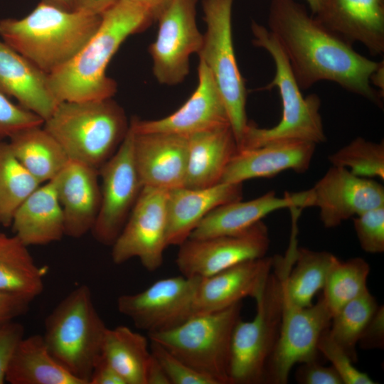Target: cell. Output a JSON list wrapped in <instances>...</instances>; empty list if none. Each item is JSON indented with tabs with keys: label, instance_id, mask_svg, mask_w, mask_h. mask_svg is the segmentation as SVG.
Wrapping results in <instances>:
<instances>
[{
	"label": "cell",
	"instance_id": "obj_1",
	"mask_svg": "<svg viewBox=\"0 0 384 384\" xmlns=\"http://www.w3.org/2000/svg\"><path fill=\"white\" fill-rule=\"evenodd\" d=\"M268 30L284 53L301 88L326 80L383 107V95L370 83L380 62L358 53L296 0H270Z\"/></svg>",
	"mask_w": 384,
	"mask_h": 384
},
{
	"label": "cell",
	"instance_id": "obj_2",
	"mask_svg": "<svg viewBox=\"0 0 384 384\" xmlns=\"http://www.w3.org/2000/svg\"><path fill=\"white\" fill-rule=\"evenodd\" d=\"M154 21L148 9L128 0H118L105 11L98 28L78 53L48 75L59 101L112 98L117 85L106 74L110 61L129 36L144 30Z\"/></svg>",
	"mask_w": 384,
	"mask_h": 384
},
{
	"label": "cell",
	"instance_id": "obj_3",
	"mask_svg": "<svg viewBox=\"0 0 384 384\" xmlns=\"http://www.w3.org/2000/svg\"><path fill=\"white\" fill-rule=\"evenodd\" d=\"M101 15L41 1L21 18L0 20L3 41L48 75L71 60L98 28Z\"/></svg>",
	"mask_w": 384,
	"mask_h": 384
},
{
	"label": "cell",
	"instance_id": "obj_4",
	"mask_svg": "<svg viewBox=\"0 0 384 384\" xmlns=\"http://www.w3.org/2000/svg\"><path fill=\"white\" fill-rule=\"evenodd\" d=\"M43 127L70 160L99 169L117 150L129 123L122 107L107 98L60 102Z\"/></svg>",
	"mask_w": 384,
	"mask_h": 384
},
{
	"label": "cell",
	"instance_id": "obj_5",
	"mask_svg": "<svg viewBox=\"0 0 384 384\" xmlns=\"http://www.w3.org/2000/svg\"><path fill=\"white\" fill-rule=\"evenodd\" d=\"M252 43L265 50L271 56L275 74L262 90L277 87L282 114L279 123L271 128H260L249 123L238 145V151L259 147L264 144L287 140H299L316 144L326 141L320 114L321 100L316 93L304 97L278 41L265 26L252 21Z\"/></svg>",
	"mask_w": 384,
	"mask_h": 384
},
{
	"label": "cell",
	"instance_id": "obj_6",
	"mask_svg": "<svg viewBox=\"0 0 384 384\" xmlns=\"http://www.w3.org/2000/svg\"><path fill=\"white\" fill-rule=\"evenodd\" d=\"M107 327L98 314L88 286L71 291L45 320L43 335L57 361L83 384L101 356Z\"/></svg>",
	"mask_w": 384,
	"mask_h": 384
},
{
	"label": "cell",
	"instance_id": "obj_7",
	"mask_svg": "<svg viewBox=\"0 0 384 384\" xmlns=\"http://www.w3.org/2000/svg\"><path fill=\"white\" fill-rule=\"evenodd\" d=\"M241 309L239 302L223 310L197 314L176 327L148 337L218 384H228L231 338Z\"/></svg>",
	"mask_w": 384,
	"mask_h": 384
},
{
	"label": "cell",
	"instance_id": "obj_8",
	"mask_svg": "<svg viewBox=\"0 0 384 384\" xmlns=\"http://www.w3.org/2000/svg\"><path fill=\"white\" fill-rule=\"evenodd\" d=\"M233 2L234 0H202L206 31L198 55L217 85L238 148L249 122L246 114L245 82L233 46Z\"/></svg>",
	"mask_w": 384,
	"mask_h": 384
},
{
	"label": "cell",
	"instance_id": "obj_9",
	"mask_svg": "<svg viewBox=\"0 0 384 384\" xmlns=\"http://www.w3.org/2000/svg\"><path fill=\"white\" fill-rule=\"evenodd\" d=\"M256 301V314L237 322L231 338L230 383H263L281 324L283 289L280 275L271 272Z\"/></svg>",
	"mask_w": 384,
	"mask_h": 384
},
{
	"label": "cell",
	"instance_id": "obj_10",
	"mask_svg": "<svg viewBox=\"0 0 384 384\" xmlns=\"http://www.w3.org/2000/svg\"><path fill=\"white\" fill-rule=\"evenodd\" d=\"M198 0H169L158 14V32L149 48L157 81L174 85L189 72V58L198 53L203 35L196 23Z\"/></svg>",
	"mask_w": 384,
	"mask_h": 384
},
{
	"label": "cell",
	"instance_id": "obj_11",
	"mask_svg": "<svg viewBox=\"0 0 384 384\" xmlns=\"http://www.w3.org/2000/svg\"><path fill=\"white\" fill-rule=\"evenodd\" d=\"M332 315L322 297L309 306H296L283 296L279 336L269 359L264 383L286 384L297 363L317 361L318 342Z\"/></svg>",
	"mask_w": 384,
	"mask_h": 384
},
{
	"label": "cell",
	"instance_id": "obj_12",
	"mask_svg": "<svg viewBox=\"0 0 384 384\" xmlns=\"http://www.w3.org/2000/svg\"><path fill=\"white\" fill-rule=\"evenodd\" d=\"M133 139L129 126L117 150L98 169L102 178L101 200L91 232L105 245H113L144 187L135 164Z\"/></svg>",
	"mask_w": 384,
	"mask_h": 384
},
{
	"label": "cell",
	"instance_id": "obj_13",
	"mask_svg": "<svg viewBox=\"0 0 384 384\" xmlns=\"http://www.w3.org/2000/svg\"><path fill=\"white\" fill-rule=\"evenodd\" d=\"M200 279L183 275L161 279L139 293L119 296L117 309L148 334L171 329L197 314Z\"/></svg>",
	"mask_w": 384,
	"mask_h": 384
},
{
	"label": "cell",
	"instance_id": "obj_14",
	"mask_svg": "<svg viewBox=\"0 0 384 384\" xmlns=\"http://www.w3.org/2000/svg\"><path fill=\"white\" fill-rule=\"evenodd\" d=\"M167 190L144 186L120 234L112 245L114 263L137 257L149 272L158 270L167 245Z\"/></svg>",
	"mask_w": 384,
	"mask_h": 384
},
{
	"label": "cell",
	"instance_id": "obj_15",
	"mask_svg": "<svg viewBox=\"0 0 384 384\" xmlns=\"http://www.w3.org/2000/svg\"><path fill=\"white\" fill-rule=\"evenodd\" d=\"M269 246L268 229L260 220L236 235L188 238L179 245L176 264L183 276L206 277L244 261L263 257Z\"/></svg>",
	"mask_w": 384,
	"mask_h": 384
},
{
	"label": "cell",
	"instance_id": "obj_16",
	"mask_svg": "<svg viewBox=\"0 0 384 384\" xmlns=\"http://www.w3.org/2000/svg\"><path fill=\"white\" fill-rule=\"evenodd\" d=\"M304 194V208H319L320 220L326 228H336L351 218L384 206L383 185L334 166Z\"/></svg>",
	"mask_w": 384,
	"mask_h": 384
},
{
	"label": "cell",
	"instance_id": "obj_17",
	"mask_svg": "<svg viewBox=\"0 0 384 384\" xmlns=\"http://www.w3.org/2000/svg\"><path fill=\"white\" fill-rule=\"evenodd\" d=\"M225 124L230 122L221 95L210 71L199 60L197 87L178 110L155 120L133 117L129 126L137 133L161 132L188 137Z\"/></svg>",
	"mask_w": 384,
	"mask_h": 384
},
{
	"label": "cell",
	"instance_id": "obj_18",
	"mask_svg": "<svg viewBox=\"0 0 384 384\" xmlns=\"http://www.w3.org/2000/svg\"><path fill=\"white\" fill-rule=\"evenodd\" d=\"M133 133L134 160L143 186L167 191L183 186L188 137L170 133Z\"/></svg>",
	"mask_w": 384,
	"mask_h": 384
},
{
	"label": "cell",
	"instance_id": "obj_19",
	"mask_svg": "<svg viewBox=\"0 0 384 384\" xmlns=\"http://www.w3.org/2000/svg\"><path fill=\"white\" fill-rule=\"evenodd\" d=\"M274 258L263 257L244 261L213 275L201 277L196 292L197 314L217 311L255 299L262 293L273 267Z\"/></svg>",
	"mask_w": 384,
	"mask_h": 384
},
{
	"label": "cell",
	"instance_id": "obj_20",
	"mask_svg": "<svg viewBox=\"0 0 384 384\" xmlns=\"http://www.w3.org/2000/svg\"><path fill=\"white\" fill-rule=\"evenodd\" d=\"M327 28L373 56L384 53V0H324L313 15Z\"/></svg>",
	"mask_w": 384,
	"mask_h": 384
},
{
	"label": "cell",
	"instance_id": "obj_21",
	"mask_svg": "<svg viewBox=\"0 0 384 384\" xmlns=\"http://www.w3.org/2000/svg\"><path fill=\"white\" fill-rule=\"evenodd\" d=\"M316 145L310 142L287 140L238 151L220 182L242 183L255 178L272 177L286 170L304 173L309 168Z\"/></svg>",
	"mask_w": 384,
	"mask_h": 384
},
{
	"label": "cell",
	"instance_id": "obj_22",
	"mask_svg": "<svg viewBox=\"0 0 384 384\" xmlns=\"http://www.w3.org/2000/svg\"><path fill=\"white\" fill-rule=\"evenodd\" d=\"M98 169L70 160L53 178L61 206L65 235L79 238L91 231L101 200Z\"/></svg>",
	"mask_w": 384,
	"mask_h": 384
},
{
	"label": "cell",
	"instance_id": "obj_23",
	"mask_svg": "<svg viewBox=\"0 0 384 384\" xmlns=\"http://www.w3.org/2000/svg\"><path fill=\"white\" fill-rule=\"evenodd\" d=\"M242 183L220 182L214 186L171 189L167 197V245L179 246L215 208L242 200Z\"/></svg>",
	"mask_w": 384,
	"mask_h": 384
},
{
	"label": "cell",
	"instance_id": "obj_24",
	"mask_svg": "<svg viewBox=\"0 0 384 384\" xmlns=\"http://www.w3.org/2000/svg\"><path fill=\"white\" fill-rule=\"evenodd\" d=\"M0 91L44 121L60 102L50 87L48 74L3 41H0Z\"/></svg>",
	"mask_w": 384,
	"mask_h": 384
},
{
	"label": "cell",
	"instance_id": "obj_25",
	"mask_svg": "<svg viewBox=\"0 0 384 384\" xmlns=\"http://www.w3.org/2000/svg\"><path fill=\"white\" fill-rule=\"evenodd\" d=\"M304 192H286L278 197L269 191L255 199L221 205L211 210L197 225L188 238L203 239L241 233L272 212L296 207L303 208Z\"/></svg>",
	"mask_w": 384,
	"mask_h": 384
},
{
	"label": "cell",
	"instance_id": "obj_26",
	"mask_svg": "<svg viewBox=\"0 0 384 384\" xmlns=\"http://www.w3.org/2000/svg\"><path fill=\"white\" fill-rule=\"evenodd\" d=\"M187 137L188 154L183 186L200 188L220 183L228 163L238 151L230 124H221Z\"/></svg>",
	"mask_w": 384,
	"mask_h": 384
},
{
	"label": "cell",
	"instance_id": "obj_27",
	"mask_svg": "<svg viewBox=\"0 0 384 384\" xmlns=\"http://www.w3.org/2000/svg\"><path fill=\"white\" fill-rule=\"evenodd\" d=\"M12 230L27 247L59 241L65 235L64 216L54 179L39 186L17 208Z\"/></svg>",
	"mask_w": 384,
	"mask_h": 384
},
{
	"label": "cell",
	"instance_id": "obj_28",
	"mask_svg": "<svg viewBox=\"0 0 384 384\" xmlns=\"http://www.w3.org/2000/svg\"><path fill=\"white\" fill-rule=\"evenodd\" d=\"M6 381L11 384H83L57 361L40 334L24 336L20 341Z\"/></svg>",
	"mask_w": 384,
	"mask_h": 384
},
{
	"label": "cell",
	"instance_id": "obj_29",
	"mask_svg": "<svg viewBox=\"0 0 384 384\" xmlns=\"http://www.w3.org/2000/svg\"><path fill=\"white\" fill-rule=\"evenodd\" d=\"M16 235L0 233V292L31 302L44 289V268L39 267Z\"/></svg>",
	"mask_w": 384,
	"mask_h": 384
},
{
	"label": "cell",
	"instance_id": "obj_30",
	"mask_svg": "<svg viewBox=\"0 0 384 384\" xmlns=\"http://www.w3.org/2000/svg\"><path fill=\"white\" fill-rule=\"evenodd\" d=\"M8 143L19 162L41 183L53 179L69 161L62 146L43 125L16 133Z\"/></svg>",
	"mask_w": 384,
	"mask_h": 384
},
{
	"label": "cell",
	"instance_id": "obj_31",
	"mask_svg": "<svg viewBox=\"0 0 384 384\" xmlns=\"http://www.w3.org/2000/svg\"><path fill=\"white\" fill-rule=\"evenodd\" d=\"M102 356L127 384H146V373L152 354L150 344L142 334L124 326L107 328Z\"/></svg>",
	"mask_w": 384,
	"mask_h": 384
},
{
	"label": "cell",
	"instance_id": "obj_32",
	"mask_svg": "<svg viewBox=\"0 0 384 384\" xmlns=\"http://www.w3.org/2000/svg\"><path fill=\"white\" fill-rule=\"evenodd\" d=\"M336 257L326 251L298 247L295 262L287 277H282L283 296L293 304H313L316 294L323 289Z\"/></svg>",
	"mask_w": 384,
	"mask_h": 384
},
{
	"label": "cell",
	"instance_id": "obj_33",
	"mask_svg": "<svg viewBox=\"0 0 384 384\" xmlns=\"http://www.w3.org/2000/svg\"><path fill=\"white\" fill-rule=\"evenodd\" d=\"M41 183L19 162L9 143L0 141V223L11 225L14 213Z\"/></svg>",
	"mask_w": 384,
	"mask_h": 384
},
{
	"label": "cell",
	"instance_id": "obj_34",
	"mask_svg": "<svg viewBox=\"0 0 384 384\" xmlns=\"http://www.w3.org/2000/svg\"><path fill=\"white\" fill-rule=\"evenodd\" d=\"M378 307L375 297L367 289L331 317L329 335L353 362L357 361L356 346L359 338Z\"/></svg>",
	"mask_w": 384,
	"mask_h": 384
},
{
	"label": "cell",
	"instance_id": "obj_35",
	"mask_svg": "<svg viewBox=\"0 0 384 384\" xmlns=\"http://www.w3.org/2000/svg\"><path fill=\"white\" fill-rule=\"evenodd\" d=\"M370 265L361 257L341 261L336 257L324 287L322 298L333 316L343 305L368 289Z\"/></svg>",
	"mask_w": 384,
	"mask_h": 384
},
{
	"label": "cell",
	"instance_id": "obj_36",
	"mask_svg": "<svg viewBox=\"0 0 384 384\" xmlns=\"http://www.w3.org/2000/svg\"><path fill=\"white\" fill-rule=\"evenodd\" d=\"M332 166L348 169L363 178L384 180V142L358 137L329 156Z\"/></svg>",
	"mask_w": 384,
	"mask_h": 384
},
{
	"label": "cell",
	"instance_id": "obj_37",
	"mask_svg": "<svg viewBox=\"0 0 384 384\" xmlns=\"http://www.w3.org/2000/svg\"><path fill=\"white\" fill-rule=\"evenodd\" d=\"M329 328L321 335L318 342V351L331 363L343 384H375L370 376L353 364L354 362L348 354L330 336Z\"/></svg>",
	"mask_w": 384,
	"mask_h": 384
},
{
	"label": "cell",
	"instance_id": "obj_38",
	"mask_svg": "<svg viewBox=\"0 0 384 384\" xmlns=\"http://www.w3.org/2000/svg\"><path fill=\"white\" fill-rule=\"evenodd\" d=\"M150 350L167 375L170 384H218L175 356L159 343L150 341Z\"/></svg>",
	"mask_w": 384,
	"mask_h": 384
},
{
	"label": "cell",
	"instance_id": "obj_39",
	"mask_svg": "<svg viewBox=\"0 0 384 384\" xmlns=\"http://www.w3.org/2000/svg\"><path fill=\"white\" fill-rule=\"evenodd\" d=\"M353 225L363 251L373 254L384 251V206L353 217Z\"/></svg>",
	"mask_w": 384,
	"mask_h": 384
},
{
	"label": "cell",
	"instance_id": "obj_40",
	"mask_svg": "<svg viewBox=\"0 0 384 384\" xmlns=\"http://www.w3.org/2000/svg\"><path fill=\"white\" fill-rule=\"evenodd\" d=\"M43 122L38 115L14 104L0 91V141L24 129L41 126Z\"/></svg>",
	"mask_w": 384,
	"mask_h": 384
},
{
	"label": "cell",
	"instance_id": "obj_41",
	"mask_svg": "<svg viewBox=\"0 0 384 384\" xmlns=\"http://www.w3.org/2000/svg\"><path fill=\"white\" fill-rule=\"evenodd\" d=\"M23 326L11 321L0 326V384L6 381V375L14 351L24 337Z\"/></svg>",
	"mask_w": 384,
	"mask_h": 384
},
{
	"label": "cell",
	"instance_id": "obj_42",
	"mask_svg": "<svg viewBox=\"0 0 384 384\" xmlns=\"http://www.w3.org/2000/svg\"><path fill=\"white\" fill-rule=\"evenodd\" d=\"M295 379L302 384H343L340 376L331 366H324L317 361L300 363Z\"/></svg>",
	"mask_w": 384,
	"mask_h": 384
},
{
	"label": "cell",
	"instance_id": "obj_43",
	"mask_svg": "<svg viewBox=\"0 0 384 384\" xmlns=\"http://www.w3.org/2000/svg\"><path fill=\"white\" fill-rule=\"evenodd\" d=\"M358 344L363 349L381 348L384 346V308L379 306L365 327Z\"/></svg>",
	"mask_w": 384,
	"mask_h": 384
},
{
	"label": "cell",
	"instance_id": "obj_44",
	"mask_svg": "<svg viewBox=\"0 0 384 384\" xmlns=\"http://www.w3.org/2000/svg\"><path fill=\"white\" fill-rule=\"evenodd\" d=\"M31 302L18 295L0 292V326L25 314Z\"/></svg>",
	"mask_w": 384,
	"mask_h": 384
},
{
	"label": "cell",
	"instance_id": "obj_45",
	"mask_svg": "<svg viewBox=\"0 0 384 384\" xmlns=\"http://www.w3.org/2000/svg\"><path fill=\"white\" fill-rule=\"evenodd\" d=\"M89 384H127L119 373L102 357L95 363Z\"/></svg>",
	"mask_w": 384,
	"mask_h": 384
},
{
	"label": "cell",
	"instance_id": "obj_46",
	"mask_svg": "<svg viewBox=\"0 0 384 384\" xmlns=\"http://www.w3.org/2000/svg\"><path fill=\"white\" fill-rule=\"evenodd\" d=\"M118 0H74L75 10L102 15Z\"/></svg>",
	"mask_w": 384,
	"mask_h": 384
},
{
	"label": "cell",
	"instance_id": "obj_47",
	"mask_svg": "<svg viewBox=\"0 0 384 384\" xmlns=\"http://www.w3.org/2000/svg\"><path fill=\"white\" fill-rule=\"evenodd\" d=\"M146 384H170L163 368L153 355L146 373Z\"/></svg>",
	"mask_w": 384,
	"mask_h": 384
},
{
	"label": "cell",
	"instance_id": "obj_48",
	"mask_svg": "<svg viewBox=\"0 0 384 384\" xmlns=\"http://www.w3.org/2000/svg\"><path fill=\"white\" fill-rule=\"evenodd\" d=\"M134 3L138 4L146 9H148L154 16V19L161 11V9L166 5L169 0H128Z\"/></svg>",
	"mask_w": 384,
	"mask_h": 384
},
{
	"label": "cell",
	"instance_id": "obj_49",
	"mask_svg": "<svg viewBox=\"0 0 384 384\" xmlns=\"http://www.w3.org/2000/svg\"><path fill=\"white\" fill-rule=\"evenodd\" d=\"M384 65L383 61L380 62V65L376 69V70L370 76V83L374 87L375 86L376 89L380 92L383 95V87H384Z\"/></svg>",
	"mask_w": 384,
	"mask_h": 384
},
{
	"label": "cell",
	"instance_id": "obj_50",
	"mask_svg": "<svg viewBox=\"0 0 384 384\" xmlns=\"http://www.w3.org/2000/svg\"><path fill=\"white\" fill-rule=\"evenodd\" d=\"M41 1L64 10L75 11L74 0H41Z\"/></svg>",
	"mask_w": 384,
	"mask_h": 384
},
{
	"label": "cell",
	"instance_id": "obj_51",
	"mask_svg": "<svg viewBox=\"0 0 384 384\" xmlns=\"http://www.w3.org/2000/svg\"><path fill=\"white\" fill-rule=\"evenodd\" d=\"M306 2L308 4L309 7L311 11V14L312 15H314L318 12V11L320 9L324 0H305Z\"/></svg>",
	"mask_w": 384,
	"mask_h": 384
}]
</instances>
